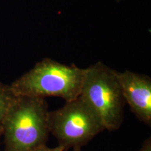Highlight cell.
Segmentation results:
<instances>
[{"label": "cell", "instance_id": "7", "mask_svg": "<svg viewBox=\"0 0 151 151\" xmlns=\"http://www.w3.org/2000/svg\"><path fill=\"white\" fill-rule=\"evenodd\" d=\"M32 151H67L65 148L63 147L58 146L55 148H49L46 145H42V146L38 147V148H35V150Z\"/></svg>", "mask_w": 151, "mask_h": 151}, {"label": "cell", "instance_id": "1", "mask_svg": "<svg viewBox=\"0 0 151 151\" xmlns=\"http://www.w3.org/2000/svg\"><path fill=\"white\" fill-rule=\"evenodd\" d=\"M48 113L46 99L15 96L1 124L4 151H32L46 145Z\"/></svg>", "mask_w": 151, "mask_h": 151}, {"label": "cell", "instance_id": "8", "mask_svg": "<svg viewBox=\"0 0 151 151\" xmlns=\"http://www.w3.org/2000/svg\"><path fill=\"white\" fill-rule=\"evenodd\" d=\"M139 151H151V138L149 137L147 138Z\"/></svg>", "mask_w": 151, "mask_h": 151}, {"label": "cell", "instance_id": "5", "mask_svg": "<svg viewBox=\"0 0 151 151\" xmlns=\"http://www.w3.org/2000/svg\"><path fill=\"white\" fill-rule=\"evenodd\" d=\"M125 104L135 116L151 126V78L148 76L125 70L116 71Z\"/></svg>", "mask_w": 151, "mask_h": 151}, {"label": "cell", "instance_id": "10", "mask_svg": "<svg viewBox=\"0 0 151 151\" xmlns=\"http://www.w3.org/2000/svg\"><path fill=\"white\" fill-rule=\"evenodd\" d=\"M68 151V150H67ZM72 151H81V150H72Z\"/></svg>", "mask_w": 151, "mask_h": 151}, {"label": "cell", "instance_id": "2", "mask_svg": "<svg viewBox=\"0 0 151 151\" xmlns=\"http://www.w3.org/2000/svg\"><path fill=\"white\" fill-rule=\"evenodd\" d=\"M86 71V68L43 58L14 81L10 88L16 96L41 99L56 97L69 101L80 95Z\"/></svg>", "mask_w": 151, "mask_h": 151}, {"label": "cell", "instance_id": "9", "mask_svg": "<svg viewBox=\"0 0 151 151\" xmlns=\"http://www.w3.org/2000/svg\"><path fill=\"white\" fill-rule=\"evenodd\" d=\"M1 135H2V129H1V126L0 125V138H1Z\"/></svg>", "mask_w": 151, "mask_h": 151}, {"label": "cell", "instance_id": "3", "mask_svg": "<svg viewBox=\"0 0 151 151\" xmlns=\"http://www.w3.org/2000/svg\"><path fill=\"white\" fill-rule=\"evenodd\" d=\"M79 96L96 113L105 130L120 129L126 104L116 70L101 62L87 67Z\"/></svg>", "mask_w": 151, "mask_h": 151}, {"label": "cell", "instance_id": "4", "mask_svg": "<svg viewBox=\"0 0 151 151\" xmlns=\"http://www.w3.org/2000/svg\"><path fill=\"white\" fill-rule=\"evenodd\" d=\"M48 127L58 146L67 150H81L105 130L96 113L80 96L66 101L58 110L49 111Z\"/></svg>", "mask_w": 151, "mask_h": 151}, {"label": "cell", "instance_id": "6", "mask_svg": "<svg viewBox=\"0 0 151 151\" xmlns=\"http://www.w3.org/2000/svg\"><path fill=\"white\" fill-rule=\"evenodd\" d=\"M10 86L4 84L0 81V125L9 105L15 97Z\"/></svg>", "mask_w": 151, "mask_h": 151}]
</instances>
